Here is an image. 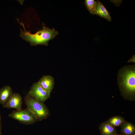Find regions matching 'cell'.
Here are the masks:
<instances>
[{
  "instance_id": "6",
  "label": "cell",
  "mask_w": 135,
  "mask_h": 135,
  "mask_svg": "<svg viewBox=\"0 0 135 135\" xmlns=\"http://www.w3.org/2000/svg\"><path fill=\"white\" fill-rule=\"evenodd\" d=\"M22 98L20 94L13 93L8 102L3 106L5 108H14L17 110H20L22 109Z\"/></svg>"
},
{
  "instance_id": "7",
  "label": "cell",
  "mask_w": 135,
  "mask_h": 135,
  "mask_svg": "<svg viewBox=\"0 0 135 135\" xmlns=\"http://www.w3.org/2000/svg\"><path fill=\"white\" fill-rule=\"evenodd\" d=\"M37 82L45 91L50 94L54 84V78L50 75L43 76Z\"/></svg>"
},
{
  "instance_id": "2",
  "label": "cell",
  "mask_w": 135,
  "mask_h": 135,
  "mask_svg": "<svg viewBox=\"0 0 135 135\" xmlns=\"http://www.w3.org/2000/svg\"><path fill=\"white\" fill-rule=\"evenodd\" d=\"M20 23L24 29L23 30H20V36L29 42L31 46L43 45L48 46V42L58 34V32L54 28H50L46 27L44 24H43L42 30L34 34H32L26 30L23 23L20 22Z\"/></svg>"
},
{
  "instance_id": "5",
  "label": "cell",
  "mask_w": 135,
  "mask_h": 135,
  "mask_svg": "<svg viewBox=\"0 0 135 135\" xmlns=\"http://www.w3.org/2000/svg\"><path fill=\"white\" fill-rule=\"evenodd\" d=\"M28 94L37 100L44 102L49 98L50 93L45 91L36 82L31 86Z\"/></svg>"
},
{
  "instance_id": "9",
  "label": "cell",
  "mask_w": 135,
  "mask_h": 135,
  "mask_svg": "<svg viewBox=\"0 0 135 135\" xmlns=\"http://www.w3.org/2000/svg\"><path fill=\"white\" fill-rule=\"evenodd\" d=\"M13 94L12 89L9 86L6 85L0 89V104L3 106L8 102Z\"/></svg>"
},
{
  "instance_id": "15",
  "label": "cell",
  "mask_w": 135,
  "mask_h": 135,
  "mask_svg": "<svg viewBox=\"0 0 135 135\" xmlns=\"http://www.w3.org/2000/svg\"><path fill=\"white\" fill-rule=\"evenodd\" d=\"M2 124H1V117L0 114V135H2Z\"/></svg>"
},
{
  "instance_id": "1",
  "label": "cell",
  "mask_w": 135,
  "mask_h": 135,
  "mask_svg": "<svg viewBox=\"0 0 135 135\" xmlns=\"http://www.w3.org/2000/svg\"><path fill=\"white\" fill-rule=\"evenodd\" d=\"M118 84L121 95L125 100H135V66L127 65L120 68Z\"/></svg>"
},
{
  "instance_id": "11",
  "label": "cell",
  "mask_w": 135,
  "mask_h": 135,
  "mask_svg": "<svg viewBox=\"0 0 135 135\" xmlns=\"http://www.w3.org/2000/svg\"><path fill=\"white\" fill-rule=\"evenodd\" d=\"M120 132L124 135H132L135 133V126L126 120L120 126Z\"/></svg>"
},
{
  "instance_id": "12",
  "label": "cell",
  "mask_w": 135,
  "mask_h": 135,
  "mask_svg": "<svg viewBox=\"0 0 135 135\" xmlns=\"http://www.w3.org/2000/svg\"><path fill=\"white\" fill-rule=\"evenodd\" d=\"M125 121L123 117L116 116L110 118L106 121L110 124L116 127L120 126Z\"/></svg>"
},
{
  "instance_id": "4",
  "label": "cell",
  "mask_w": 135,
  "mask_h": 135,
  "mask_svg": "<svg viewBox=\"0 0 135 135\" xmlns=\"http://www.w3.org/2000/svg\"><path fill=\"white\" fill-rule=\"evenodd\" d=\"M11 118L25 124H34L38 121L34 114L27 108L13 111L8 115Z\"/></svg>"
},
{
  "instance_id": "13",
  "label": "cell",
  "mask_w": 135,
  "mask_h": 135,
  "mask_svg": "<svg viewBox=\"0 0 135 135\" xmlns=\"http://www.w3.org/2000/svg\"><path fill=\"white\" fill-rule=\"evenodd\" d=\"M84 4L90 13L93 14L96 8V1L94 0H86Z\"/></svg>"
},
{
  "instance_id": "3",
  "label": "cell",
  "mask_w": 135,
  "mask_h": 135,
  "mask_svg": "<svg viewBox=\"0 0 135 135\" xmlns=\"http://www.w3.org/2000/svg\"><path fill=\"white\" fill-rule=\"evenodd\" d=\"M24 101L26 108L35 115L38 121L46 119L50 115L49 109L44 102L37 100L28 94Z\"/></svg>"
},
{
  "instance_id": "14",
  "label": "cell",
  "mask_w": 135,
  "mask_h": 135,
  "mask_svg": "<svg viewBox=\"0 0 135 135\" xmlns=\"http://www.w3.org/2000/svg\"><path fill=\"white\" fill-rule=\"evenodd\" d=\"M135 62V55H134L128 61V62Z\"/></svg>"
},
{
  "instance_id": "8",
  "label": "cell",
  "mask_w": 135,
  "mask_h": 135,
  "mask_svg": "<svg viewBox=\"0 0 135 135\" xmlns=\"http://www.w3.org/2000/svg\"><path fill=\"white\" fill-rule=\"evenodd\" d=\"M93 14L98 16L109 22L111 21V18L109 13L99 0L96 1V8Z\"/></svg>"
},
{
  "instance_id": "16",
  "label": "cell",
  "mask_w": 135,
  "mask_h": 135,
  "mask_svg": "<svg viewBox=\"0 0 135 135\" xmlns=\"http://www.w3.org/2000/svg\"><path fill=\"white\" fill-rule=\"evenodd\" d=\"M116 135H124L122 134H117Z\"/></svg>"
},
{
  "instance_id": "10",
  "label": "cell",
  "mask_w": 135,
  "mask_h": 135,
  "mask_svg": "<svg viewBox=\"0 0 135 135\" xmlns=\"http://www.w3.org/2000/svg\"><path fill=\"white\" fill-rule=\"evenodd\" d=\"M101 135H116L117 130L115 127L110 124L107 122L102 123L99 126Z\"/></svg>"
},
{
  "instance_id": "17",
  "label": "cell",
  "mask_w": 135,
  "mask_h": 135,
  "mask_svg": "<svg viewBox=\"0 0 135 135\" xmlns=\"http://www.w3.org/2000/svg\"><path fill=\"white\" fill-rule=\"evenodd\" d=\"M132 135H135V134H134Z\"/></svg>"
}]
</instances>
